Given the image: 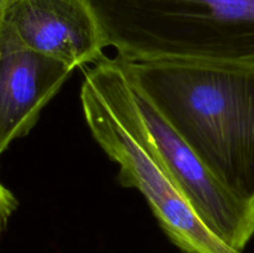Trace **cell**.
<instances>
[{
	"mask_svg": "<svg viewBox=\"0 0 254 253\" xmlns=\"http://www.w3.org/2000/svg\"><path fill=\"white\" fill-rule=\"evenodd\" d=\"M17 207V200L9 189L0 183V232H4L7 221Z\"/></svg>",
	"mask_w": 254,
	"mask_h": 253,
	"instance_id": "52a82bcc",
	"label": "cell"
},
{
	"mask_svg": "<svg viewBox=\"0 0 254 253\" xmlns=\"http://www.w3.org/2000/svg\"><path fill=\"white\" fill-rule=\"evenodd\" d=\"M1 235H2V232H0V238H1Z\"/></svg>",
	"mask_w": 254,
	"mask_h": 253,
	"instance_id": "ba28073f",
	"label": "cell"
},
{
	"mask_svg": "<svg viewBox=\"0 0 254 253\" xmlns=\"http://www.w3.org/2000/svg\"><path fill=\"white\" fill-rule=\"evenodd\" d=\"M131 91L141 131L178 190L211 232L242 252L254 236V206L226 190L133 84Z\"/></svg>",
	"mask_w": 254,
	"mask_h": 253,
	"instance_id": "277c9868",
	"label": "cell"
},
{
	"mask_svg": "<svg viewBox=\"0 0 254 253\" xmlns=\"http://www.w3.org/2000/svg\"><path fill=\"white\" fill-rule=\"evenodd\" d=\"M81 104L94 140L119 165L121 185L144 196L159 226L181 252L243 253L208 230L149 146L121 59L103 57L84 71Z\"/></svg>",
	"mask_w": 254,
	"mask_h": 253,
	"instance_id": "3957f363",
	"label": "cell"
},
{
	"mask_svg": "<svg viewBox=\"0 0 254 253\" xmlns=\"http://www.w3.org/2000/svg\"><path fill=\"white\" fill-rule=\"evenodd\" d=\"M72 71L22 46L0 22V156L30 133Z\"/></svg>",
	"mask_w": 254,
	"mask_h": 253,
	"instance_id": "8992f818",
	"label": "cell"
},
{
	"mask_svg": "<svg viewBox=\"0 0 254 253\" xmlns=\"http://www.w3.org/2000/svg\"><path fill=\"white\" fill-rule=\"evenodd\" d=\"M84 1L121 60L254 68V0Z\"/></svg>",
	"mask_w": 254,
	"mask_h": 253,
	"instance_id": "7a4b0ae2",
	"label": "cell"
},
{
	"mask_svg": "<svg viewBox=\"0 0 254 253\" xmlns=\"http://www.w3.org/2000/svg\"><path fill=\"white\" fill-rule=\"evenodd\" d=\"M0 22L24 47L72 69L104 57L103 35L84 0H0Z\"/></svg>",
	"mask_w": 254,
	"mask_h": 253,
	"instance_id": "5b68a950",
	"label": "cell"
},
{
	"mask_svg": "<svg viewBox=\"0 0 254 253\" xmlns=\"http://www.w3.org/2000/svg\"><path fill=\"white\" fill-rule=\"evenodd\" d=\"M123 62L129 81L238 200L254 206V68Z\"/></svg>",
	"mask_w": 254,
	"mask_h": 253,
	"instance_id": "6da1fadb",
	"label": "cell"
}]
</instances>
